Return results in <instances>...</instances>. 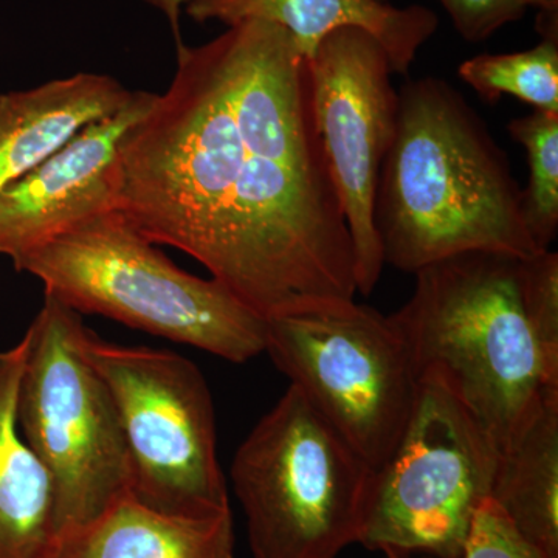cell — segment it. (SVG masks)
Masks as SVG:
<instances>
[{
  "label": "cell",
  "mask_w": 558,
  "mask_h": 558,
  "mask_svg": "<svg viewBox=\"0 0 558 558\" xmlns=\"http://www.w3.org/2000/svg\"><path fill=\"white\" fill-rule=\"evenodd\" d=\"M27 339L0 351V558H51L57 542L49 470L17 422Z\"/></svg>",
  "instance_id": "obj_15"
},
{
  "label": "cell",
  "mask_w": 558,
  "mask_h": 558,
  "mask_svg": "<svg viewBox=\"0 0 558 558\" xmlns=\"http://www.w3.org/2000/svg\"><path fill=\"white\" fill-rule=\"evenodd\" d=\"M84 348L119 411L132 497L174 515L230 510L215 405L201 369L175 352L110 343L90 329Z\"/></svg>",
  "instance_id": "obj_8"
},
{
  "label": "cell",
  "mask_w": 558,
  "mask_h": 558,
  "mask_svg": "<svg viewBox=\"0 0 558 558\" xmlns=\"http://www.w3.org/2000/svg\"><path fill=\"white\" fill-rule=\"evenodd\" d=\"M520 289L529 326L550 380L558 384V255L543 250L520 260Z\"/></svg>",
  "instance_id": "obj_19"
},
{
  "label": "cell",
  "mask_w": 558,
  "mask_h": 558,
  "mask_svg": "<svg viewBox=\"0 0 558 558\" xmlns=\"http://www.w3.org/2000/svg\"><path fill=\"white\" fill-rule=\"evenodd\" d=\"M498 458L486 432L439 381L418 379L409 424L374 472L359 543L461 558L473 517L490 498Z\"/></svg>",
  "instance_id": "obj_9"
},
{
  "label": "cell",
  "mask_w": 558,
  "mask_h": 558,
  "mask_svg": "<svg viewBox=\"0 0 558 558\" xmlns=\"http://www.w3.org/2000/svg\"><path fill=\"white\" fill-rule=\"evenodd\" d=\"M290 385L374 470L409 424L418 377L391 318L354 300L266 319V351Z\"/></svg>",
  "instance_id": "obj_7"
},
{
  "label": "cell",
  "mask_w": 558,
  "mask_h": 558,
  "mask_svg": "<svg viewBox=\"0 0 558 558\" xmlns=\"http://www.w3.org/2000/svg\"><path fill=\"white\" fill-rule=\"evenodd\" d=\"M520 260L472 252L429 264L389 315L418 379L439 381L499 453L558 396L524 311Z\"/></svg>",
  "instance_id": "obj_3"
},
{
  "label": "cell",
  "mask_w": 558,
  "mask_h": 558,
  "mask_svg": "<svg viewBox=\"0 0 558 558\" xmlns=\"http://www.w3.org/2000/svg\"><path fill=\"white\" fill-rule=\"evenodd\" d=\"M459 35L469 43H481L499 28L523 17L524 0H439Z\"/></svg>",
  "instance_id": "obj_21"
},
{
  "label": "cell",
  "mask_w": 558,
  "mask_h": 558,
  "mask_svg": "<svg viewBox=\"0 0 558 558\" xmlns=\"http://www.w3.org/2000/svg\"><path fill=\"white\" fill-rule=\"evenodd\" d=\"M538 10L537 31L543 39L558 40V0H524Z\"/></svg>",
  "instance_id": "obj_22"
},
{
  "label": "cell",
  "mask_w": 558,
  "mask_h": 558,
  "mask_svg": "<svg viewBox=\"0 0 558 558\" xmlns=\"http://www.w3.org/2000/svg\"><path fill=\"white\" fill-rule=\"evenodd\" d=\"M81 314L53 296L25 332L17 395L24 439L49 470L57 538L131 494V461L108 385L87 359Z\"/></svg>",
  "instance_id": "obj_6"
},
{
  "label": "cell",
  "mask_w": 558,
  "mask_h": 558,
  "mask_svg": "<svg viewBox=\"0 0 558 558\" xmlns=\"http://www.w3.org/2000/svg\"><path fill=\"white\" fill-rule=\"evenodd\" d=\"M374 472L289 385L231 464L253 556L336 558L359 543Z\"/></svg>",
  "instance_id": "obj_5"
},
{
  "label": "cell",
  "mask_w": 558,
  "mask_h": 558,
  "mask_svg": "<svg viewBox=\"0 0 558 558\" xmlns=\"http://www.w3.org/2000/svg\"><path fill=\"white\" fill-rule=\"evenodd\" d=\"M490 498L546 558H558V396L499 453Z\"/></svg>",
  "instance_id": "obj_16"
},
{
  "label": "cell",
  "mask_w": 558,
  "mask_h": 558,
  "mask_svg": "<svg viewBox=\"0 0 558 558\" xmlns=\"http://www.w3.org/2000/svg\"><path fill=\"white\" fill-rule=\"evenodd\" d=\"M398 94L374 204L385 264L414 275L462 253L524 259L542 252L524 223L508 156L464 97L433 76Z\"/></svg>",
  "instance_id": "obj_2"
},
{
  "label": "cell",
  "mask_w": 558,
  "mask_h": 558,
  "mask_svg": "<svg viewBox=\"0 0 558 558\" xmlns=\"http://www.w3.org/2000/svg\"><path fill=\"white\" fill-rule=\"evenodd\" d=\"M307 64L315 126L351 236L355 286L368 296L385 266L374 204L398 120L395 72L384 47L359 28L330 33Z\"/></svg>",
  "instance_id": "obj_10"
},
{
  "label": "cell",
  "mask_w": 558,
  "mask_h": 558,
  "mask_svg": "<svg viewBox=\"0 0 558 558\" xmlns=\"http://www.w3.org/2000/svg\"><path fill=\"white\" fill-rule=\"evenodd\" d=\"M458 75L484 101L510 95L535 110L558 113V40L542 39L517 53L478 54L462 62Z\"/></svg>",
  "instance_id": "obj_17"
},
{
  "label": "cell",
  "mask_w": 558,
  "mask_h": 558,
  "mask_svg": "<svg viewBox=\"0 0 558 558\" xmlns=\"http://www.w3.org/2000/svg\"><path fill=\"white\" fill-rule=\"evenodd\" d=\"M143 2L160 11L161 16L170 24L175 44L182 43V38H180V16H182V10L185 9L190 0H143Z\"/></svg>",
  "instance_id": "obj_23"
},
{
  "label": "cell",
  "mask_w": 558,
  "mask_h": 558,
  "mask_svg": "<svg viewBox=\"0 0 558 558\" xmlns=\"http://www.w3.org/2000/svg\"><path fill=\"white\" fill-rule=\"evenodd\" d=\"M185 11L201 24L218 21L229 27L263 21L278 25L292 36L306 60L330 33L359 28L384 47L392 72L399 75L409 73L418 50L439 25L427 7L402 9L381 0H190Z\"/></svg>",
  "instance_id": "obj_12"
},
{
  "label": "cell",
  "mask_w": 558,
  "mask_h": 558,
  "mask_svg": "<svg viewBox=\"0 0 558 558\" xmlns=\"http://www.w3.org/2000/svg\"><path fill=\"white\" fill-rule=\"evenodd\" d=\"M387 554H388V557H389V558H399L398 554H396V553H391V550H388V553H387Z\"/></svg>",
  "instance_id": "obj_24"
},
{
  "label": "cell",
  "mask_w": 558,
  "mask_h": 558,
  "mask_svg": "<svg viewBox=\"0 0 558 558\" xmlns=\"http://www.w3.org/2000/svg\"><path fill=\"white\" fill-rule=\"evenodd\" d=\"M113 76L81 72L0 95V191L39 167L70 138L130 102Z\"/></svg>",
  "instance_id": "obj_13"
},
{
  "label": "cell",
  "mask_w": 558,
  "mask_h": 558,
  "mask_svg": "<svg viewBox=\"0 0 558 558\" xmlns=\"http://www.w3.org/2000/svg\"><path fill=\"white\" fill-rule=\"evenodd\" d=\"M117 211L266 319L357 293L310 64L269 22L178 44L170 86L121 140Z\"/></svg>",
  "instance_id": "obj_1"
},
{
  "label": "cell",
  "mask_w": 558,
  "mask_h": 558,
  "mask_svg": "<svg viewBox=\"0 0 558 558\" xmlns=\"http://www.w3.org/2000/svg\"><path fill=\"white\" fill-rule=\"evenodd\" d=\"M381 2H387V0H381Z\"/></svg>",
  "instance_id": "obj_25"
},
{
  "label": "cell",
  "mask_w": 558,
  "mask_h": 558,
  "mask_svg": "<svg viewBox=\"0 0 558 558\" xmlns=\"http://www.w3.org/2000/svg\"><path fill=\"white\" fill-rule=\"evenodd\" d=\"M461 558H546L488 498L473 517Z\"/></svg>",
  "instance_id": "obj_20"
},
{
  "label": "cell",
  "mask_w": 558,
  "mask_h": 558,
  "mask_svg": "<svg viewBox=\"0 0 558 558\" xmlns=\"http://www.w3.org/2000/svg\"><path fill=\"white\" fill-rule=\"evenodd\" d=\"M154 92L134 90L39 167L0 191V255L16 263L84 220L117 209L121 140L148 113Z\"/></svg>",
  "instance_id": "obj_11"
},
{
  "label": "cell",
  "mask_w": 558,
  "mask_h": 558,
  "mask_svg": "<svg viewBox=\"0 0 558 558\" xmlns=\"http://www.w3.org/2000/svg\"><path fill=\"white\" fill-rule=\"evenodd\" d=\"M17 271L78 314L245 363L266 351V318L213 278L180 269L117 209L22 256Z\"/></svg>",
  "instance_id": "obj_4"
},
{
  "label": "cell",
  "mask_w": 558,
  "mask_h": 558,
  "mask_svg": "<svg viewBox=\"0 0 558 558\" xmlns=\"http://www.w3.org/2000/svg\"><path fill=\"white\" fill-rule=\"evenodd\" d=\"M510 137L526 150L523 219L538 250H550L558 231V113L534 110L510 121Z\"/></svg>",
  "instance_id": "obj_18"
},
{
  "label": "cell",
  "mask_w": 558,
  "mask_h": 558,
  "mask_svg": "<svg viewBox=\"0 0 558 558\" xmlns=\"http://www.w3.org/2000/svg\"><path fill=\"white\" fill-rule=\"evenodd\" d=\"M51 558H234L233 515H174L128 494L61 534Z\"/></svg>",
  "instance_id": "obj_14"
}]
</instances>
